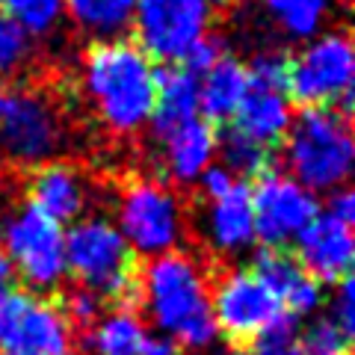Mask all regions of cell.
Listing matches in <instances>:
<instances>
[{"mask_svg":"<svg viewBox=\"0 0 355 355\" xmlns=\"http://www.w3.org/2000/svg\"><path fill=\"white\" fill-rule=\"evenodd\" d=\"M139 305L151 326L178 349H207L219 338L210 311V282L198 258L172 249L139 266Z\"/></svg>","mask_w":355,"mask_h":355,"instance_id":"obj_1","label":"cell"},{"mask_svg":"<svg viewBox=\"0 0 355 355\" xmlns=\"http://www.w3.org/2000/svg\"><path fill=\"white\" fill-rule=\"evenodd\" d=\"M157 65L130 39L92 42L83 57V92L113 133H137L154 110Z\"/></svg>","mask_w":355,"mask_h":355,"instance_id":"obj_2","label":"cell"},{"mask_svg":"<svg viewBox=\"0 0 355 355\" xmlns=\"http://www.w3.org/2000/svg\"><path fill=\"white\" fill-rule=\"evenodd\" d=\"M139 266L137 252L107 216H80L65 231V270L101 302L137 311Z\"/></svg>","mask_w":355,"mask_h":355,"instance_id":"obj_3","label":"cell"},{"mask_svg":"<svg viewBox=\"0 0 355 355\" xmlns=\"http://www.w3.org/2000/svg\"><path fill=\"white\" fill-rule=\"evenodd\" d=\"M287 175L311 193H331L347 184L355 163L349 116L335 107H302L284 137Z\"/></svg>","mask_w":355,"mask_h":355,"instance_id":"obj_4","label":"cell"},{"mask_svg":"<svg viewBox=\"0 0 355 355\" xmlns=\"http://www.w3.org/2000/svg\"><path fill=\"white\" fill-rule=\"evenodd\" d=\"M355 51L347 33H317L291 57L287 98L302 107H335L343 116L352 113Z\"/></svg>","mask_w":355,"mask_h":355,"instance_id":"obj_5","label":"cell"},{"mask_svg":"<svg viewBox=\"0 0 355 355\" xmlns=\"http://www.w3.org/2000/svg\"><path fill=\"white\" fill-rule=\"evenodd\" d=\"M0 240V252L6 254L15 279L24 282L27 291L48 296V291H57L65 282V231L36 207L24 205L6 216Z\"/></svg>","mask_w":355,"mask_h":355,"instance_id":"obj_6","label":"cell"},{"mask_svg":"<svg viewBox=\"0 0 355 355\" xmlns=\"http://www.w3.org/2000/svg\"><path fill=\"white\" fill-rule=\"evenodd\" d=\"M119 231L137 258H157L178 249L184 234V207L172 187L160 181H133L119 196Z\"/></svg>","mask_w":355,"mask_h":355,"instance_id":"obj_7","label":"cell"},{"mask_svg":"<svg viewBox=\"0 0 355 355\" xmlns=\"http://www.w3.org/2000/svg\"><path fill=\"white\" fill-rule=\"evenodd\" d=\"M74 335L57 299L33 291H12L0 299V355H71Z\"/></svg>","mask_w":355,"mask_h":355,"instance_id":"obj_8","label":"cell"},{"mask_svg":"<svg viewBox=\"0 0 355 355\" xmlns=\"http://www.w3.org/2000/svg\"><path fill=\"white\" fill-rule=\"evenodd\" d=\"M210 311L219 335L234 347L258 340L263 331L291 317L252 270H228L210 284Z\"/></svg>","mask_w":355,"mask_h":355,"instance_id":"obj_9","label":"cell"},{"mask_svg":"<svg viewBox=\"0 0 355 355\" xmlns=\"http://www.w3.org/2000/svg\"><path fill=\"white\" fill-rule=\"evenodd\" d=\"M249 198L254 216V243H261V249H287L320 214L317 193L275 169L254 178Z\"/></svg>","mask_w":355,"mask_h":355,"instance_id":"obj_10","label":"cell"},{"mask_svg":"<svg viewBox=\"0 0 355 355\" xmlns=\"http://www.w3.org/2000/svg\"><path fill=\"white\" fill-rule=\"evenodd\" d=\"M62 146V116L53 101L36 89L6 92L0 116V148L21 166H42Z\"/></svg>","mask_w":355,"mask_h":355,"instance_id":"obj_11","label":"cell"},{"mask_svg":"<svg viewBox=\"0 0 355 355\" xmlns=\"http://www.w3.org/2000/svg\"><path fill=\"white\" fill-rule=\"evenodd\" d=\"M210 12L205 0H137L130 30L151 60L178 65L210 33Z\"/></svg>","mask_w":355,"mask_h":355,"instance_id":"obj_12","label":"cell"},{"mask_svg":"<svg viewBox=\"0 0 355 355\" xmlns=\"http://www.w3.org/2000/svg\"><path fill=\"white\" fill-rule=\"evenodd\" d=\"M296 261L314 275L320 284H340L349 279L355 261V237L352 225L335 219L331 214H317L302 228L296 240Z\"/></svg>","mask_w":355,"mask_h":355,"instance_id":"obj_13","label":"cell"},{"mask_svg":"<svg viewBox=\"0 0 355 355\" xmlns=\"http://www.w3.org/2000/svg\"><path fill=\"white\" fill-rule=\"evenodd\" d=\"M249 270L258 275L266 284V291L279 299V305L296 320L317 314V308L323 305V284L296 261L291 249H261L254 254Z\"/></svg>","mask_w":355,"mask_h":355,"instance_id":"obj_14","label":"cell"},{"mask_svg":"<svg viewBox=\"0 0 355 355\" xmlns=\"http://www.w3.org/2000/svg\"><path fill=\"white\" fill-rule=\"evenodd\" d=\"M83 343L89 355H181L175 340L151 335L146 320L125 308L98 317V323L83 331Z\"/></svg>","mask_w":355,"mask_h":355,"instance_id":"obj_15","label":"cell"},{"mask_svg":"<svg viewBox=\"0 0 355 355\" xmlns=\"http://www.w3.org/2000/svg\"><path fill=\"white\" fill-rule=\"evenodd\" d=\"M27 193H30V207H36L39 214L53 219L57 225L77 222L89 202V187L83 181V175L69 163L36 166L30 175Z\"/></svg>","mask_w":355,"mask_h":355,"instance_id":"obj_16","label":"cell"},{"mask_svg":"<svg viewBox=\"0 0 355 355\" xmlns=\"http://www.w3.org/2000/svg\"><path fill=\"white\" fill-rule=\"evenodd\" d=\"M205 234L210 240V246L222 254H237L254 246V216H252L249 184L237 181L225 196L207 198Z\"/></svg>","mask_w":355,"mask_h":355,"instance_id":"obj_17","label":"cell"},{"mask_svg":"<svg viewBox=\"0 0 355 355\" xmlns=\"http://www.w3.org/2000/svg\"><path fill=\"white\" fill-rule=\"evenodd\" d=\"M219 130L205 119H193L169 137L157 139L163 148V166L175 184H196L216 157Z\"/></svg>","mask_w":355,"mask_h":355,"instance_id":"obj_18","label":"cell"},{"mask_svg":"<svg viewBox=\"0 0 355 355\" xmlns=\"http://www.w3.org/2000/svg\"><path fill=\"white\" fill-rule=\"evenodd\" d=\"M198 116V77L190 74L184 65H163L154 80V110L148 125L154 137L163 139L172 130L184 128L187 121Z\"/></svg>","mask_w":355,"mask_h":355,"instance_id":"obj_19","label":"cell"},{"mask_svg":"<svg viewBox=\"0 0 355 355\" xmlns=\"http://www.w3.org/2000/svg\"><path fill=\"white\" fill-rule=\"evenodd\" d=\"M246 92H249L246 65L225 53L214 69L198 77V116L214 128L228 125L237 116Z\"/></svg>","mask_w":355,"mask_h":355,"instance_id":"obj_20","label":"cell"},{"mask_svg":"<svg viewBox=\"0 0 355 355\" xmlns=\"http://www.w3.org/2000/svg\"><path fill=\"white\" fill-rule=\"evenodd\" d=\"M291 121H293V110H291V98L284 92H266V89L249 86L231 125L240 133L252 137L254 142L275 151V146H282L287 130H291Z\"/></svg>","mask_w":355,"mask_h":355,"instance_id":"obj_21","label":"cell"},{"mask_svg":"<svg viewBox=\"0 0 355 355\" xmlns=\"http://www.w3.org/2000/svg\"><path fill=\"white\" fill-rule=\"evenodd\" d=\"M137 0H65L71 24L95 42L125 39L133 24Z\"/></svg>","mask_w":355,"mask_h":355,"instance_id":"obj_22","label":"cell"},{"mask_svg":"<svg viewBox=\"0 0 355 355\" xmlns=\"http://www.w3.org/2000/svg\"><path fill=\"white\" fill-rule=\"evenodd\" d=\"M216 154L222 157L219 166H225L237 181H243V178H252L254 181L258 175L272 169L275 151L261 146V142H254L252 137H246V133H240L234 125H228L216 139Z\"/></svg>","mask_w":355,"mask_h":355,"instance_id":"obj_23","label":"cell"},{"mask_svg":"<svg viewBox=\"0 0 355 355\" xmlns=\"http://www.w3.org/2000/svg\"><path fill=\"white\" fill-rule=\"evenodd\" d=\"M270 18L291 39H314L329 18L331 0H263Z\"/></svg>","mask_w":355,"mask_h":355,"instance_id":"obj_24","label":"cell"},{"mask_svg":"<svg viewBox=\"0 0 355 355\" xmlns=\"http://www.w3.org/2000/svg\"><path fill=\"white\" fill-rule=\"evenodd\" d=\"M0 3H3V12L30 36L51 33L65 12V0H0Z\"/></svg>","mask_w":355,"mask_h":355,"instance_id":"obj_25","label":"cell"},{"mask_svg":"<svg viewBox=\"0 0 355 355\" xmlns=\"http://www.w3.org/2000/svg\"><path fill=\"white\" fill-rule=\"evenodd\" d=\"M287 71H291V57L282 51H261L246 65L252 89H266V92H284V95H287Z\"/></svg>","mask_w":355,"mask_h":355,"instance_id":"obj_26","label":"cell"},{"mask_svg":"<svg viewBox=\"0 0 355 355\" xmlns=\"http://www.w3.org/2000/svg\"><path fill=\"white\" fill-rule=\"evenodd\" d=\"M30 33L18 27L6 12H0V80L21 71L30 57Z\"/></svg>","mask_w":355,"mask_h":355,"instance_id":"obj_27","label":"cell"},{"mask_svg":"<svg viewBox=\"0 0 355 355\" xmlns=\"http://www.w3.org/2000/svg\"><path fill=\"white\" fill-rule=\"evenodd\" d=\"M305 355H352L349 352V338L338 329L335 320L329 317H317L308 326L305 335H299Z\"/></svg>","mask_w":355,"mask_h":355,"instance_id":"obj_28","label":"cell"},{"mask_svg":"<svg viewBox=\"0 0 355 355\" xmlns=\"http://www.w3.org/2000/svg\"><path fill=\"white\" fill-rule=\"evenodd\" d=\"M57 305H60L62 317L69 320V326L74 331H86L89 326L98 323V317L104 314V302H101V299H98L95 293L83 291V287H77V284L57 299Z\"/></svg>","mask_w":355,"mask_h":355,"instance_id":"obj_29","label":"cell"},{"mask_svg":"<svg viewBox=\"0 0 355 355\" xmlns=\"http://www.w3.org/2000/svg\"><path fill=\"white\" fill-rule=\"evenodd\" d=\"M252 355H305L302 343H299L296 317H284L279 326H272L258 340H252Z\"/></svg>","mask_w":355,"mask_h":355,"instance_id":"obj_30","label":"cell"},{"mask_svg":"<svg viewBox=\"0 0 355 355\" xmlns=\"http://www.w3.org/2000/svg\"><path fill=\"white\" fill-rule=\"evenodd\" d=\"M222 57H225V42H222L219 36H214V33H207V36H202L190 51H187V57L178 65H184L190 74L202 77L205 71L214 69Z\"/></svg>","mask_w":355,"mask_h":355,"instance_id":"obj_31","label":"cell"},{"mask_svg":"<svg viewBox=\"0 0 355 355\" xmlns=\"http://www.w3.org/2000/svg\"><path fill=\"white\" fill-rule=\"evenodd\" d=\"M329 320H335L338 329L347 338H352L355 331V293H352V279H343L335 284V296H331V311L326 314Z\"/></svg>","mask_w":355,"mask_h":355,"instance_id":"obj_32","label":"cell"},{"mask_svg":"<svg viewBox=\"0 0 355 355\" xmlns=\"http://www.w3.org/2000/svg\"><path fill=\"white\" fill-rule=\"evenodd\" d=\"M196 184H198V190H202L205 202H207V198H219V196H225V193L231 190V187L237 184V178L231 175V172L225 169V166L214 163V166H210V169H207L202 178H198Z\"/></svg>","mask_w":355,"mask_h":355,"instance_id":"obj_33","label":"cell"},{"mask_svg":"<svg viewBox=\"0 0 355 355\" xmlns=\"http://www.w3.org/2000/svg\"><path fill=\"white\" fill-rule=\"evenodd\" d=\"M326 214H331L335 219L347 222V225H352L355 219V196L349 187H338V190H331V198H329V207Z\"/></svg>","mask_w":355,"mask_h":355,"instance_id":"obj_34","label":"cell"},{"mask_svg":"<svg viewBox=\"0 0 355 355\" xmlns=\"http://www.w3.org/2000/svg\"><path fill=\"white\" fill-rule=\"evenodd\" d=\"M12 284H15V272H12V266H9L6 254L0 252V299L6 293H12Z\"/></svg>","mask_w":355,"mask_h":355,"instance_id":"obj_35","label":"cell"},{"mask_svg":"<svg viewBox=\"0 0 355 355\" xmlns=\"http://www.w3.org/2000/svg\"><path fill=\"white\" fill-rule=\"evenodd\" d=\"M219 355H252V352H246L243 347H228L225 352H219Z\"/></svg>","mask_w":355,"mask_h":355,"instance_id":"obj_36","label":"cell"},{"mask_svg":"<svg viewBox=\"0 0 355 355\" xmlns=\"http://www.w3.org/2000/svg\"><path fill=\"white\" fill-rule=\"evenodd\" d=\"M205 3L214 9V6H228V3H234V0H205Z\"/></svg>","mask_w":355,"mask_h":355,"instance_id":"obj_37","label":"cell"},{"mask_svg":"<svg viewBox=\"0 0 355 355\" xmlns=\"http://www.w3.org/2000/svg\"><path fill=\"white\" fill-rule=\"evenodd\" d=\"M3 104H6V92H3V86H0V116H3Z\"/></svg>","mask_w":355,"mask_h":355,"instance_id":"obj_38","label":"cell"},{"mask_svg":"<svg viewBox=\"0 0 355 355\" xmlns=\"http://www.w3.org/2000/svg\"><path fill=\"white\" fill-rule=\"evenodd\" d=\"M6 355H36V352H6Z\"/></svg>","mask_w":355,"mask_h":355,"instance_id":"obj_39","label":"cell"},{"mask_svg":"<svg viewBox=\"0 0 355 355\" xmlns=\"http://www.w3.org/2000/svg\"><path fill=\"white\" fill-rule=\"evenodd\" d=\"M3 219H6V216H3V214H0V228H3Z\"/></svg>","mask_w":355,"mask_h":355,"instance_id":"obj_40","label":"cell"}]
</instances>
